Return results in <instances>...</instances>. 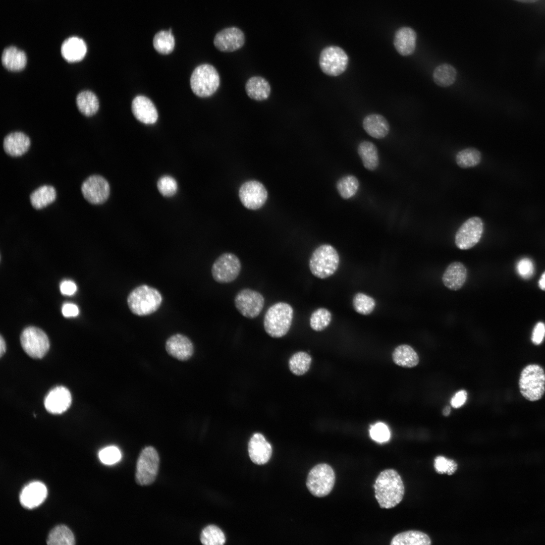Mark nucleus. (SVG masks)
Segmentation results:
<instances>
[{"label": "nucleus", "instance_id": "obj_15", "mask_svg": "<svg viewBox=\"0 0 545 545\" xmlns=\"http://www.w3.org/2000/svg\"><path fill=\"white\" fill-rule=\"evenodd\" d=\"M110 190L107 181L99 175L89 176L81 186L84 198L93 204H100L105 202L109 196Z\"/></svg>", "mask_w": 545, "mask_h": 545}, {"label": "nucleus", "instance_id": "obj_4", "mask_svg": "<svg viewBox=\"0 0 545 545\" xmlns=\"http://www.w3.org/2000/svg\"><path fill=\"white\" fill-rule=\"evenodd\" d=\"M519 388L527 400L535 402L542 398L545 393V372L538 364H530L522 370L519 379Z\"/></svg>", "mask_w": 545, "mask_h": 545}, {"label": "nucleus", "instance_id": "obj_51", "mask_svg": "<svg viewBox=\"0 0 545 545\" xmlns=\"http://www.w3.org/2000/svg\"><path fill=\"white\" fill-rule=\"evenodd\" d=\"M62 311L65 317H74L78 314L79 309L75 304L68 303L63 305Z\"/></svg>", "mask_w": 545, "mask_h": 545}, {"label": "nucleus", "instance_id": "obj_30", "mask_svg": "<svg viewBox=\"0 0 545 545\" xmlns=\"http://www.w3.org/2000/svg\"><path fill=\"white\" fill-rule=\"evenodd\" d=\"M431 539L426 533L417 530L399 533L391 540V545H430Z\"/></svg>", "mask_w": 545, "mask_h": 545}, {"label": "nucleus", "instance_id": "obj_50", "mask_svg": "<svg viewBox=\"0 0 545 545\" xmlns=\"http://www.w3.org/2000/svg\"><path fill=\"white\" fill-rule=\"evenodd\" d=\"M76 290L77 286L76 284L71 281H64L60 285V291L64 295H73Z\"/></svg>", "mask_w": 545, "mask_h": 545}, {"label": "nucleus", "instance_id": "obj_49", "mask_svg": "<svg viewBox=\"0 0 545 545\" xmlns=\"http://www.w3.org/2000/svg\"><path fill=\"white\" fill-rule=\"evenodd\" d=\"M467 397V393L466 391H459L452 398L451 401V405L456 408L461 407L465 403Z\"/></svg>", "mask_w": 545, "mask_h": 545}, {"label": "nucleus", "instance_id": "obj_17", "mask_svg": "<svg viewBox=\"0 0 545 545\" xmlns=\"http://www.w3.org/2000/svg\"><path fill=\"white\" fill-rule=\"evenodd\" d=\"M165 349L169 355L181 361L188 360L194 353L191 340L187 336L179 333L172 335L167 340Z\"/></svg>", "mask_w": 545, "mask_h": 545}, {"label": "nucleus", "instance_id": "obj_36", "mask_svg": "<svg viewBox=\"0 0 545 545\" xmlns=\"http://www.w3.org/2000/svg\"><path fill=\"white\" fill-rule=\"evenodd\" d=\"M312 359L306 352L300 351L294 354L289 360L290 371L296 375H302L309 369Z\"/></svg>", "mask_w": 545, "mask_h": 545}, {"label": "nucleus", "instance_id": "obj_2", "mask_svg": "<svg viewBox=\"0 0 545 545\" xmlns=\"http://www.w3.org/2000/svg\"><path fill=\"white\" fill-rule=\"evenodd\" d=\"M127 302L130 311L138 316L152 314L160 307L162 296L156 288L147 285H141L129 294Z\"/></svg>", "mask_w": 545, "mask_h": 545}, {"label": "nucleus", "instance_id": "obj_32", "mask_svg": "<svg viewBox=\"0 0 545 545\" xmlns=\"http://www.w3.org/2000/svg\"><path fill=\"white\" fill-rule=\"evenodd\" d=\"M56 189L50 185H43L34 190L30 195V200L32 206L36 209H42L56 199Z\"/></svg>", "mask_w": 545, "mask_h": 545}, {"label": "nucleus", "instance_id": "obj_29", "mask_svg": "<svg viewBox=\"0 0 545 545\" xmlns=\"http://www.w3.org/2000/svg\"><path fill=\"white\" fill-rule=\"evenodd\" d=\"M392 360L396 365L405 368H412L419 363V357L410 346L402 344L396 347L392 355Z\"/></svg>", "mask_w": 545, "mask_h": 545}, {"label": "nucleus", "instance_id": "obj_23", "mask_svg": "<svg viewBox=\"0 0 545 545\" xmlns=\"http://www.w3.org/2000/svg\"><path fill=\"white\" fill-rule=\"evenodd\" d=\"M30 145L29 138L20 132L11 133L4 140L3 147L7 154L11 156H19L26 153Z\"/></svg>", "mask_w": 545, "mask_h": 545}, {"label": "nucleus", "instance_id": "obj_55", "mask_svg": "<svg viewBox=\"0 0 545 545\" xmlns=\"http://www.w3.org/2000/svg\"><path fill=\"white\" fill-rule=\"evenodd\" d=\"M514 1H516L517 2H520V3H522L531 4V3H534L535 2H537V1H538L539 0H514Z\"/></svg>", "mask_w": 545, "mask_h": 545}, {"label": "nucleus", "instance_id": "obj_21", "mask_svg": "<svg viewBox=\"0 0 545 545\" xmlns=\"http://www.w3.org/2000/svg\"><path fill=\"white\" fill-rule=\"evenodd\" d=\"M45 485L39 481H33L26 485L20 495L21 505L29 509L35 508L41 504L47 496Z\"/></svg>", "mask_w": 545, "mask_h": 545}, {"label": "nucleus", "instance_id": "obj_25", "mask_svg": "<svg viewBox=\"0 0 545 545\" xmlns=\"http://www.w3.org/2000/svg\"><path fill=\"white\" fill-rule=\"evenodd\" d=\"M86 51L85 43L77 37L68 38L64 41L61 46L62 55L68 62L73 63L82 60Z\"/></svg>", "mask_w": 545, "mask_h": 545}, {"label": "nucleus", "instance_id": "obj_1", "mask_svg": "<svg viewBox=\"0 0 545 545\" xmlns=\"http://www.w3.org/2000/svg\"><path fill=\"white\" fill-rule=\"evenodd\" d=\"M375 497L381 508L390 509L402 500L405 488L401 476L393 469H385L378 475L373 485Z\"/></svg>", "mask_w": 545, "mask_h": 545}, {"label": "nucleus", "instance_id": "obj_16", "mask_svg": "<svg viewBox=\"0 0 545 545\" xmlns=\"http://www.w3.org/2000/svg\"><path fill=\"white\" fill-rule=\"evenodd\" d=\"M243 32L236 27L224 28L218 32L214 38L215 47L222 52H233L241 48L245 43Z\"/></svg>", "mask_w": 545, "mask_h": 545}, {"label": "nucleus", "instance_id": "obj_47", "mask_svg": "<svg viewBox=\"0 0 545 545\" xmlns=\"http://www.w3.org/2000/svg\"><path fill=\"white\" fill-rule=\"evenodd\" d=\"M518 274L524 279L530 278L534 272V265L532 261L528 258L520 259L516 266Z\"/></svg>", "mask_w": 545, "mask_h": 545}, {"label": "nucleus", "instance_id": "obj_19", "mask_svg": "<svg viewBox=\"0 0 545 545\" xmlns=\"http://www.w3.org/2000/svg\"><path fill=\"white\" fill-rule=\"evenodd\" d=\"M248 450L251 461L258 465L267 463L272 452L270 444L260 433H255L251 438L248 443Z\"/></svg>", "mask_w": 545, "mask_h": 545}, {"label": "nucleus", "instance_id": "obj_20", "mask_svg": "<svg viewBox=\"0 0 545 545\" xmlns=\"http://www.w3.org/2000/svg\"><path fill=\"white\" fill-rule=\"evenodd\" d=\"M132 111L138 121L146 124H153L158 118L155 105L144 96L138 95L134 98L132 102Z\"/></svg>", "mask_w": 545, "mask_h": 545}, {"label": "nucleus", "instance_id": "obj_40", "mask_svg": "<svg viewBox=\"0 0 545 545\" xmlns=\"http://www.w3.org/2000/svg\"><path fill=\"white\" fill-rule=\"evenodd\" d=\"M200 539L204 545H223L226 541L223 532L214 525H208L202 530Z\"/></svg>", "mask_w": 545, "mask_h": 545}, {"label": "nucleus", "instance_id": "obj_44", "mask_svg": "<svg viewBox=\"0 0 545 545\" xmlns=\"http://www.w3.org/2000/svg\"><path fill=\"white\" fill-rule=\"evenodd\" d=\"M434 467L438 473L452 475L457 469V464L453 460L438 456L434 459Z\"/></svg>", "mask_w": 545, "mask_h": 545}, {"label": "nucleus", "instance_id": "obj_41", "mask_svg": "<svg viewBox=\"0 0 545 545\" xmlns=\"http://www.w3.org/2000/svg\"><path fill=\"white\" fill-rule=\"evenodd\" d=\"M332 320L330 311L324 308H319L314 311L310 317V325L315 331L324 330Z\"/></svg>", "mask_w": 545, "mask_h": 545}, {"label": "nucleus", "instance_id": "obj_46", "mask_svg": "<svg viewBox=\"0 0 545 545\" xmlns=\"http://www.w3.org/2000/svg\"><path fill=\"white\" fill-rule=\"evenodd\" d=\"M369 432L372 439L379 443L387 442L390 436V431L387 426L382 422L377 423L371 426Z\"/></svg>", "mask_w": 545, "mask_h": 545}, {"label": "nucleus", "instance_id": "obj_26", "mask_svg": "<svg viewBox=\"0 0 545 545\" xmlns=\"http://www.w3.org/2000/svg\"><path fill=\"white\" fill-rule=\"evenodd\" d=\"M245 88L247 95L256 101L266 99L271 92L270 85L268 81L264 78L258 76L249 78L246 81Z\"/></svg>", "mask_w": 545, "mask_h": 545}, {"label": "nucleus", "instance_id": "obj_37", "mask_svg": "<svg viewBox=\"0 0 545 545\" xmlns=\"http://www.w3.org/2000/svg\"><path fill=\"white\" fill-rule=\"evenodd\" d=\"M481 154L476 148L469 147L459 151L456 156L457 164L461 168L474 167L481 161Z\"/></svg>", "mask_w": 545, "mask_h": 545}, {"label": "nucleus", "instance_id": "obj_11", "mask_svg": "<svg viewBox=\"0 0 545 545\" xmlns=\"http://www.w3.org/2000/svg\"><path fill=\"white\" fill-rule=\"evenodd\" d=\"M348 57L345 51L337 46L325 47L320 52L319 66L322 71L331 76H337L347 69Z\"/></svg>", "mask_w": 545, "mask_h": 545}, {"label": "nucleus", "instance_id": "obj_12", "mask_svg": "<svg viewBox=\"0 0 545 545\" xmlns=\"http://www.w3.org/2000/svg\"><path fill=\"white\" fill-rule=\"evenodd\" d=\"M234 304L238 311L244 317L254 318L261 312L264 299L259 292L249 288L243 289L236 294Z\"/></svg>", "mask_w": 545, "mask_h": 545}, {"label": "nucleus", "instance_id": "obj_34", "mask_svg": "<svg viewBox=\"0 0 545 545\" xmlns=\"http://www.w3.org/2000/svg\"><path fill=\"white\" fill-rule=\"evenodd\" d=\"M432 76L435 83L441 87H446L455 82L457 71L452 65L443 64L435 68Z\"/></svg>", "mask_w": 545, "mask_h": 545}, {"label": "nucleus", "instance_id": "obj_52", "mask_svg": "<svg viewBox=\"0 0 545 545\" xmlns=\"http://www.w3.org/2000/svg\"><path fill=\"white\" fill-rule=\"evenodd\" d=\"M6 343H5V340L4 339L3 337L2 336H1V338H0V355H1V357H2L4 354V353L6 352Z\"/></svg>", "mask_w": 545, "mask_h": 545}, {"label": "nucleus", "instance_id": "obj_22", "mask_svg": "<svg viewBox=\"0 0 545 545\" xmlns=\"http://www.w3.org/2000/svg\"><path fill=\"white\" fill-rule=\"evenodd\" d=\"M467 271L465 266L461 262L451 263L446 268L443 276L444 285L452 291L461 289L466 281Z\"/></svg>", "mask_w": 545, "mask_h": 545}, {"label": "nucleus", "instance_id": "obj_33", "mask_svg": "<svg viewBox=\"0 0 545 545\" xmlns=\"http://www.w3.org/2000/svg\"><path fill=\"white\" fill-rule=\"evenodd\" d=\"M76 104L79 111L86 116L94 115L99 108L97 96L92 92L85 90L80 92L76 97Z\"/></svg>", "mask_w": 545, "mask_h": 545}, {"label": "nucleus", "instance_id": "obj_35", "mask_svg": "<svg viewBox=\"0 0 545 545\" xmlns=\"http://www.w3.org/2000/svg\"><path fill=\"white\" fill-rule=\"evenodd\" d=\"M74 535L66 526H56L50 532L46 542L49 545H73L75 544Z\"/></svg>", "mask_w": 545, "mask_h": 545}, {"label": "nucleus", "instance_id": "obj_10", "mask_svg": "<svg viewBox=\"0 0 545 545\" xmlns=\"http://www.w3.org/2000/svg\"><path fill=\"white\" fill-rule=\"evenodd\" d=\"M20 341L24 351L33 358H42L49 348V342L46 334L34 326L27 327L23 331Z\"/></svg>", "mask_w": 545, "mask_h": 545}, {"label": "nucleus", "instance_id": "obj_54", "mask_svg": "<svg viewBox=\"0 0 545 545\" xmlns=\"http://www.w3.org/2000/svg\"><path fill=\"white\" fill-rule=\"evenodd\" d=\"M451 412V408L449 406H446L443 410L442 413L443 415L445 416H448Z\"/></svg>", "mask_w": 545, "mask_h": 545}, {"label": "nucleus", "instance_id": "obj_3", "mask_svg": "<svg viewBox=\"0 0 545 545\" xmlns=\"http://www.w3.org/2000/svg\"><path fill=\"white\" fill-rule=\"evenodd\" d=\"M293 314V309L289 304L280 302L273 304L264 315L265 331L272 338L284 336L291 328Z\"/></svg>", "mask_w": 545, "mask_h": 545}, {"label": "nucleus", "instance_id": "obj_39", "mask_svg": "<svg viewBox=\"0 0 545 545\" xmlns=\"http://www.w3.org/2000/svg\"><path fill=\"white\" fill-rule=\"evenodd\" d=\"M153 44L155 49L160 53L167 54L172 52L175 46V39L172 31H160L154 36Z\"/></svg>", "mask_w": 545, "mask_h": 545}, {"label": "nucleus", "instance_id": "obj_14", "mask_svg": "<svg viewBox=\"0 0 545 545\" xmlns=\"http://www.w3.org/2000/svg\"><path fill=\"white\" fill-rule=\"evenodd\" d=\"M241 203L248 209L256 210L262 207L267 198V192L259 181L250 180L243 183L239 190Z\"/></svg>", "mask_w": 545, "mask_h": 545}, {"label": "nucleus", "instance_id": "obj_31", "mask_svg": "<svg viewBox=\"0 0 545 545\" xmlns=\"http://www.w3.org/2000/svg\"><path fill=\"white\" fill-rule=\"evenodd\" d=\"M358 154L363 166L367 170L374 171L379 165V156L376 146L368 141L361 142L358 146Z\"/></svg>", "mask_w": 545, "mask_h": 545}, {"label": "nucleus", "instance_id": "obj_9", "mask_svg": "<svg viewBox=\"0 0 545 545\" xmlns=\"http://www.w3.org/2000/svg\"><path fill=\"white\" fill-rule=\"evenodd\" d=\"M241 269L239 258L232 253L220 255L212 265L211 272L213 279L219 283H229L235 280Z\"/></svg>", "mask_w": 545, "mask_h": 545}, {"label": "nucleus", "instance_id": "obj_5", "mask_svg": "<svg viewBox=\"0 0 545 545\" xmlns=\"http://www.w3.org/2000/svg\"><path fill=\"white\" fill-rule=\"evenodd\" d=\"M339 262V255L336 249L331 245L323 244L313 252L309 259V266L314 276L325 279L336 271Z\"/></svg>", "mask_w": 545, "mask_h": 545}, {"label": "nucleus", "instance_id": "obj_43", "mask_svg": "<svg viewBox=\"0 0 545 545\" xmlns=\"http://www.w3.org/2000/svg\"><path fill=\"white\" fill-rule=\"evenodd\" d=\"M98 457L103 464L112 465L120 460L122 455L117 447L111 446L101 449L98 453Z\"/></svg>", "mask_w": 545, "mask_h": 545}, {"label": "nucleus", "instance_id": "obj_53", "mask_svg": "<svg viewBox=\"0 0 545 545\" xmlns=\"http://www.w3.org/2000/svg\"><path fill=\"white\" fill-rule=\"evenodd\" d=\"M538 286L542 290L545 291V271L542 274L538 281Z\"/></svg>", "mask_w": 545, "mask_h": 545}, {"label": "nucleus", "instance_id": "obj_48", "mask_svg": "<svg viewBox=\"0 0 545 545\" xmlns=\"http://www.w3.org/2000/svg\"><path fill=\"white\" fill-rule=\"evenodd\" d=\"M545 337V324L539 322L535 325L531 336L532 343L536 345L540 344Z\"/></svg>", "mask_w": 545, "mask_h": 545}, {"label": "nucleus", "instance_id": "obj_7", "mask_svg": "<svg viewBox=\"0 0 545 545\" xmlns=\"http://www.w3.org/2000/svg\"><path fill=\"white\" fill-rule=\"evenodd\" d=\"M335 474L328 464L320 463L314 466L309 471L306 486L310 493L316 497H323L332 490L335 482Z\"/></svg>", "mask_w": 545, "mask_h": 545}, {"label": "nucleus", "instance_id": "obj_8", "mask_svg": "<svg viewBox=\"0 0 545 545\" xmlns=\"http://www.w3.org/2000/svg\"><path fill=\"white\" fill-rule=\"evenodd\" d=\"M159 464V457L156 449L152 446L145 447L137 459L135 480L141 486L152 484L157 476Z\"/></svg>", "mask_w": 545, "mask_h": 545}, {"label": "nucleus", "instance_id": "obj_27", "mask_svg": "<svg viewBox=\"0 0 545 545\" xmlns=\"http://www.w3.org/2000/svg\"><path fill=\"white\" fill-rule=\"evenodd\" d=\"M363 127L368 135L376 139H382L386 137L390 129L387 120L384 117L378 114H371L365 117L363 121Z\"/></svg>", "mask_w": 545, "mask_h": 545}, {"label": "nucleus", "instance_id": "obj_13", "mask_svg": "<svg viewBox=\"0 0 545 545\" xmlns=\"http://www.w3.org/2000/svg\"><path fill=\"white\" fill-rule=\"evenodd\" d=\"M483 231L482 220L473 216L466 220L457 230L455 237L456 246L461 250L469 249L480 240Z\"/></svg>", "mask_w": 545, "mask_h": 545}, {"label": "nucleus", "instance_id": "obj_18", "mask_svg": "<svg viewBox=\"0 0 545 545\" xmlns=\"http://www.w3.org/2000/svg\"><path fill=\"white\" fill-rule=\"evenodd\" d=\"M72 402L69 390L63 386H58L51 390L45 397L44 405L46 410L53 414H61L70 407Z\"/></svg>", "mask_w": 545, "mask_h": 545}, {"label": "nucleus", "instance_id": "obj_42", "mask_svg": "<svg viewBox=\"0 0 545 545\" xmlns=\"http://www.w3.org/2000/svg\"><path fill=\"white\" fill-rule=\"evenodd\" d=\"M375 301L370 296L362 293H358L353 298V306L355 310L362 315H368L374 310Z\"/></svg>", "mask_w": 545, "mask_h": 545}, {"label": "nucleus", "instance_id": "obj_45", "mask_svg": "<svg viewBox=\"0 0 545 545\" xmlns=\"http://www.w3.org/2000/svg\"><path fill=\"white\" fill-rule=\"evenodd\" d=\"M157 188L163 196L170 197L177 192L178 185L174 178L170 176H164L158 181Z\"/></svg>", "mask_w": 545, "mask_h": 545}, {"label": "nucleus", "instance_id": "obj_28", "mask_svg": "<svg viewBox=\"0 0 545 545\" xmlns=\"http://www.w3.org/2000/svg\"><path fill=\"white\" fill-rule=\"evenodd\" d=\"M3 66L10 71L18 72L23 70L27 64L25 53L15 46L6 48L2 53Z\"/></svg>", "mask_w": 545, "mask_h": 545}, {"label": "nucleus", "instance_id": "obj_24", "mask_svg": "<svg viewBox=\"0 0 545 545\" xmlns=\"http://www.w3.org/2000/svg\"><path fill=\"white\" fill-rule=\"evenodd\" d=\"M416 33L410 27L398 29L395 35L394 44L401 55L407 56L413 53L416 47Z\"/></svg>", "mask_w": 545, "mask_h": 545}, {"label": "nucleus", "instance_id": "obj_38", "mask_svg": "<svg viewBox=\"0 0 545 545\" xmlns=\"http://www.w3.org/2000/svg\"><path fill=\"white\" fill-rule=\"evenodd\" d=\"M359 186L357 178L353 175H347L340 179L336 184L337 191L342 198L349 199L357 193Z\"/></svg>", "mask_w": 545, "mask_h": 545}, {"label": "nucleus", "instance_id": "obj_6", "mask_svg": "<svg viewBox=\"0 0 545 545\" xmlns=\"http://www.w3.org/2000/svg\"><path fill=\"white\" fill-rule=\"evenodd\" d=\"M220 77L216 69L211 65L201 64L193 71L190 78L193 92L200 97L211 96L218 89Z\"/></svg>", "mask_w": 545, "mask_h": 545}]
</instances>
